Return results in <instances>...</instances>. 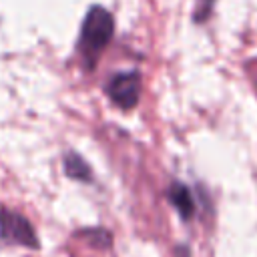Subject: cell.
Segmentation results:
<instances>
[{"mask_svg":"<svg viewBox=\"0 0 257 257\" xmlns=\"http://www.w3.org/2000/svg\"><path fill=\"white\" fill-rule=\"evenodd\" d=\"M114 32V20L102 6H90L80 28L78 50L88 66H94L96 58L102 54Z\"/></svg>","mask_w":257,"mask_h":257,"instance_id":"cell-1","label":"cell"},{"mask_svg":"<svg viewBox=\"0 0 257 257\" xmlns=\"http://www.w3.org/2000/svg\"><path fill=\"white\" fill-rule=\"evenodd\" d=\"M0 239L10 243V245H20V247H30L38 249V237L30 221L10 209H0Z\"/></svg>","mask_w":257,"mask_h":257,"instance_id":"cell-2","label":"cell"},{"mask_svg":"<svg viewBox=\"0 0 257 257\" xmlns=\"http://www.w3.org/2000/svg\"><path fill=\"white\" fill-rule=\"evenodd\" d=\"M106 92L116 106L124 110L133 108L139 102V94H141V74L137 70L114 74L106 84Z\"/></svg>","mask_w":257,"mask_h":257,"instance_id":"cell-3","label":"cell"},{"mask_svg":"<svg viewBox=\"0 0 257 257\" xmlns=\"http://www.w3.org/2000/svg\"><path fill=\"white\" fill-rule=\"evenodd\" d=\"M167 197L171 201V205L179 211L181 219L183 221H189L193 215H195V201H193V195L191 191L183 185V183H173L167 191Z\"/></svg>","mask_w":257,"mask_h":257,"instance_id":"cell-4","label":"cell"},{"mask_svg":"<svg viewBox=\"0 0 257 257\" xmlns=\"http://www.w3.org/2000/svg\"><path fill=\"white\" fill-rule=\"evenodd\" d=\"M64 171L74 181H90V175H92L90 167L76 153H66V157H64Z\"/></svg>","mask_w":257,"mask_h":257,"instance_id":"cell-5","label":"cell"},{"mask_svg":"<svg viewBox=\"0 0 257 257\" xmlns=\"http://www.w3.org/2000/svg\"><path fill=\"white\" fill-rule=\"evenodd\" d=\"M82 233H84L86 239H90L92 243H96L100 249L110 245V235H108V231H102V229H88V231H82Z\"/></svg>","mask_w":257,"mask_h":257,"instance_id":"cell-6","label":"cell"},{"mask_svg":"<svg viewBox=\"0 0 257 257\" xmlns=\"http://www.w3.org/2000/svg\"><path fill=\"white\" fill-rule=\"evenodd\" d=\"M177 255H179V257H189L187 247H177Z\"/></svg>","mask_w":257,"mask_h":257,"instance_id":"cell-7","label":"cell"},{"mask_svg":"<svg viewBox=\"0 0 257 257\" xmlns=\"http://www.w3.org/2000/svg\"><path fill=\"white\" fill-rule=\"evenodd\" d=\"M199 2H203V4H205L203 14H207V12H209V8H211V4H213V0H199Z\"/></svg>","mask_w":257,"mask_h":257,"instance_id":"cell-8","label":"cell"}]
</instances>
